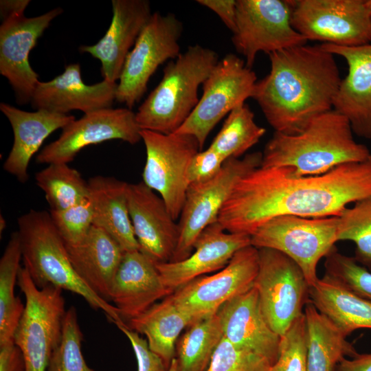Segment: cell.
<instances>
[{"label":"cell","instance_id":"obj_27","mask_svg":"<svg viewBox=\"0 0 371 371\" xmlns=\"http://www.w3.org/2000/svg\"><path fill=\"white\" fill-rule=\"evenodd\" d=\"M93 225L107 232L124 252L139 250L130 218L128 183L101 175L88 181Z\"/></svg>","mask_w":371,"mask_h":371},{"label":"cell","instance_id":"obj_19","mask_svg":"<svg viewBox=\"0 0 371 371\" xmlns=\"http://www.w3.org/2000/svg\"><path fill=\"white\" fill-rule=\"evenodd\" d=\"M250 245V236L228 232L216 221L199 234L187 258L155 267L164 284L175 291L196 278L222 269L238 250Z\"/></svg>","mask_w":371,"mask_h":371},{"label":"cell","instance_id":"obj_41","mask_svg":"<svg viewBox=\"0 0 371 371\" xmlns=\"http://www.w3.org/2000/svg\"><path fill=\"white\" fill-rule=\"evenodd\" d=\"M117 327L125 335L133 348L137 364V371H167L163 360L149 348L146 339L131 330L124 322Z\"/></svg>","mask_w":371,"mask_h":371},{"label":"cell","instance_id":"obj_45","mask_svg":"<svg viewBox=\"0 0 371 371\" xmlns=\"http://www.w3.org/2000/svg\"><path fill=\"white\" fill-rule=\"evenodd\" d=\"M333 371H371V352L358 353L350 359L344 358Z\"/></svg>","mask_w":371,"mask_h":371},{"label":"cell","instance_id":"obj_38","mask_svg":"<svg viewBox=\"0 0 371 371\" xmlns=\"http://www.w3.org/2000/svg\"><path fill=\"white\" fill-rule=\"evenodd\" d=\"M49 214L67 246L81 243L93 226V208L89 198L63 210H50Z\"/></svg>","mask_w":371,"mask_h":371},{"label":"cell","instance_id":"obj_48","mask_svg":"<svg viewBox=\"0 0 371 371\" xmlns=\"http://www.w3.org/2000/svg\"><path fill=\"white\" fill-rule=\"evenodd\" d=\"M0 220H1V222H0V232H1V234H2V232H3V230L5 228L6 223H5V221L4 218L2 217V216H1Z\"/></svg>","mask_w":371,"mask_h":371},{"label":"cell","instance_id":"obj_15","mask_svg":"<svg viewBox=\"0 0 371 371\" xmlns=\"http://www.w3.org/2000/svg\"><path fill=\"white\" fill-rule=\"evenodd\" d=\"M258 269V249L250 245L238 250L217 273L194 279L170 297L195 322L216 314L225 302L252 288Z\"/></svg>","mask_w":371,"mask_h":371},{"label":"cell","instance_id":"obj_43","mask_svg":"<svg viewBox=\"0 0 371 371\" xmlns=\"http://www.w3.org/2000/svg\"><path fill=\"white\" fill-rule=\"evenodd\" d=\"M196 2L216 13L232 34L235 32L236 1L197 0Z\"/></svg>","mask_w":371,"mask_h":371},{"label":"cell","instance_id":"obj_24","mask_svg":"<svg viewBox=\"0 0 371 371\" xmlns=\"http://www.w3.org/2000/svg\"><path fill=\"white\" fill-rule=\"evenodd\" d=\"M154 264L139 250L124 252L110 291V302L126 323L173 293Z\"/></svg>","mask_w":371,"mask_h":371},{"label":"cell","instance_id":"obj_28","mask_svg":"<svg viewBox=\"0 0 371 371\" xmlns=\"http://www.w3.org/2000/svg\"><path fill=\"white\" fill-rule=\"evenodd\" d=\"M310 302L346 337L371 329V301L324 275L309 289Z\"/></svg>","mask_w":371,"mask_h":371},{"label":"cell","instance_id":"obj_22","mask_svg":"<svg viewBox=\"0 0 371 371\" xmlns=\"http://www.w3.org/2000/svg\"><path fill=\"white\" fill-rule=\"evenodd\" d=\"M320 45L344 58L348 65V74L341 79L333 109L348 119L355 134L371 139V44Z\"/></svg>","mask_w":371,"mask_h":371},{"label":"cell","instance_id":"obj_4","mask_svg":"<svg viewBox=\"0 0 371 371\" xmlns=\"http://www.w3.org/2000/svg\"><path fill=\"white\" fill-rule=\"evenodd\" d=\"M17 224L23 266L38 288L50 285L72 292L91 308L102 311L113 324L124 322L114 305L93 292L78 276L49 212L30 210L18 218Z\"/></svg>","mask_w":371,"mask_h":371},{"label":"cell","instance_id":"obj_18","mask_svg":"<svg viewBox=\"0 0 371 371\" xmlns=\"http://www.w3.org/2000/svg\"><path fill=\"white\" fill-rule=\"evenodd\" d=\"M127 196L139 250L154 264L170 262L178 243L179 227L164 200L143 181L128 183Z\"/></svg>","mask_w":371,"mask_h":371},{"label":"cell","instance_id":"obj_32","mask_svg":"<svg viewBox=\"0 0 371 371\" xmlns=\"http://www.w3.org/2000/svg\"><path fill=\"white\" fill-rule=\"evenodd\" d=\"M223 337L216 313L192 322L177 342L178 371H205Z\"/></svg>","mask_w":371,"mask_h":371},{"label":"cell","instance_id":"obj_42","mask_svg":"<svg viewBox=\"0 0 371 371\" xmlns=\"http://www.w3.org/2000/svg\"><path fill=\"white\" fill-rule=\"evenodd\" d=\"M225 159L210 147L194 155L188 169L189 184L207 181L221 170Z\"/></svg>","mask_w":371,"mask_h":371},{"label":"cell","instance_id":"obj_30","mask_svg":"<svg viewBox=\"0 0 371 371\" xmlns=\"http://www.w3.org/2000/svg\"><path fill=\"white\" fill-rule=\"evenodd\" d=\"M304 314L306 330L307 371H333L344 358L358 352L346 336L308 302Z\"/></svg>","mask_w":371,"mask_h":371},{"label":"cell","instance_id":"obj_25","mask_svg":"<svg viewBox=\"0 0 371 371\" xmlns=\"http://www.w3.org/2000/svg\"><path fill=\"white\" fill-rule=\"evenodd\" d=\"M0 110L10 122L14 134L12 147L3 168L23 183L28 179L30 159L45 139L76 118L72 115L43 109L34 112L23 111L5 102H1Z\"/></svg>","mask_w":371,"mask_h":371},{"label":"cell","instance_id":"obj_1","mask_svg":"<svg viewBox=\"0 0 371 371\" xmlns=\"http://www.w3.org/2000/svg\"><path fill=\"white\" fill-rule=\"evenodd\" d=\"M371 196V157L314 176L286 167H259L243 177L217 221L230 233L251 236L278 216H339L350 203Z\"/></svg>","mask_w":371,"mask_h":371},{"label":"cell","instance_id":"obj_20","mask_svg":"<svg viewBox=\"0 0 371 371\" xmlns=\"http://www.w3.org/2000/svg\"><path fill=\"white\" fill-rule=\"evenodd\" d=\"M111 4L113 16L105 34L94 45L80 46L79 51L98 59L104 80L116 82L153 13L147 0H113Z\"/></svg>","mask_w":371,"mask_h":371},{"label":"cell","instance_id":"obj_23","mask_svg":"<svg viewBox=\"0 0 371 371\" xmlns=\"http://www.w3.org/2000/svg\"><path fill=\"white\" fill-rule=\"evenodd\" d=\"M117 86V83L105 80L93 85L85 84L80 65L73 63L52 80L39 81L30 102L36 110L62 114L79 110L85 114L111 108L116 100Z\"/></svg>","mask_w":371,"mask_h":371},{"label":"cell","instance_id":"obj_34","mask_svg":"<svg viewBox=\"0 0 371 371\" xmlns=\"http://www.w3.org/2000/svg\"><path fill=\"white\" fill-rule=\"evenodd\" d=\"M265 133L266 129L256 124L254 113L245 102L228 114L209 147L225 159L239 158L256 144Z\"/></svg>","mask_w":371,"mask_h":371},{"label":"cell","instance_id":"obj_2","mask_svg":"<svg viewBox=\"0 0 371 371\" xmlns=\"http://www.w3.org/2000/svg\"><path fill=\"white\" fill-rule=\"evenodd\" d=\"M268 55L270 71L257 80L251 98L276 132L298 134L333 109L341 81L334 54L305 44Z\"/></svg>","mask_w":371,"mask_h":371},{"label":"cell","instance_id":"obj_14","mask_svg":"<svg viewBox=\"0 0 371 371\" xmlns=\"http://www.w3.org/2000/svg\"><path fill=\"white\" fill-rule=\"evenodd\" d=\"M291 0H236V30L232 41L251 68L257 54L305 45L291 24Z\"/></svg>","mask_w":371,"mask_h":371},{"label":"cell","instance_id":"obj_6","mask_svg":"<svg viewBox=\"0 0 371 371\" xmlns=\"http://www.w3.org/2000/svg\"><path fill=\"white\" fill-rule=\"evenodd\" d=\"M17 284L25 297V309L14 336L24 359L23 371H47L50 357L60 342L65 301L63 290L38 288L23 266Z\"/></svg>","mask_w":371,"mask_h":371},{"label":"cell","instance_id":"obj_10","mask_svg":"<svg viewBox=\"0 0 371 371\" xmlns=\"http://www.w3.org/2000/svg\"><path fill=\"white\" fill-rule=\"evenodd\" d=\"M257 78L245 61L228 54L212 69L203 83V95L188 119L175 132L193 136L200 150L207 137L227 114L251 98Z\"/></svg>","mask_w":371,"mask_h":371},{"label":"cell","instance_id":"obj_9","mask_svg":"<svg viewBox=\"0 0 371 371\" xmlns=\"http://www.w3.org/2000/svg\"><path fill=\"white\" fill-rule=\"evenodd\" d=\"M291 24L307 41L355 47L371 42V0H291Z\"/></svg>","mask_w":371,"mask_h":371},{"label":"cell","instance_id":"obj_5","mask_svg":"<svg viewBox=\"0 0 371 371\" xmlns=\"http://www.w3.org/2000/svg\"><path fill=\"white\" fill-rule=\"evenodd\" d=\"M218 60L215 51L198 44L170 60L161 81L135 113L140 129L175 133L196 107L199 87Z\"/></svg>","mask_w":371,"mask_h":371},{"label":"cell","instance_id":"obj_31","mask_svg":"<svg viewBox=\"0 0 371 371\" xmlns=\"http://www.w3.org/2000/svg\"><path fill=\"white\" fill-rule=\"evenodd\" d=\"M21 260V247L16 231L11 234L0 260V346L14 342V333L25 309L14 294Z\"/></svg>","mask_w":371,"mask_h":371},{"label":"cell","instance_id":"obj_39","mask_svg":"<svg viewBox=\"0 0 371 371\" xmlns=\"http://www.w3.org/2000/svg\"><path fill=\"white\" fill-rule=\"evenodd\" d=\"M306 330L304 314L281 336L279 355L268 371H307Z\"/></svg>","mask_w":371,"mask_h":371},{"label":"cell","instance_id":"obj_17","mask_svg":"<svg viewBox=\"0 0 371 371\" xmlns=\"http://www.w3.org/2000/svg\"><path fill=\"white\" fill-rule=\"evenodd\" d=\"M62 12L60 8H56L34 17L16 13L1 19L0 74L11 85L19 104L31 102L39 82L29 61L30 52L53 19Z\"/></svg>","mask_w":371,"mask_h":371},{"label":"cell","instance_id":"obj_26","mask_svg":"<svg viewBox=\"0 0 371 371\" xmlns=\"http://www.w3.org/2000/svg\"><path fill=\"white\" fill-rule=\"evenodd\" d=\"M78 276L95 294L110 302L113 280L124 251L104 230L93 225L78 245L67 246Z\"/></svg>","mask_w":371,"mask_h":371},{"label":"cell","instance_id":"obj_36","mask_svg":"<svg viewBox=\"0 0 371 371\" xmlns=\"http://www.w3.org/2000/svg\"><path fill=\"white\" fill-rule=\"evenodd\" d=\"M82 340L76 309L71 306L65 312L61 340L50 357L47 371H96L84 359Z\"/></svg>","mask_w":371,"mask_h":371},{"label":"cell","instance_id":"obj_29","mask_svg":"<svg viewBox=\"0 0 371 371\" xmlns=\"http://www.w3.org/2000/svg\"><path fill=\"white\" fill-rule=\"evenodd\" d=\"M194 322L169 295L126 324L131 330L146 337L150 349L163 360L168 369L175 357L179 335Z\"/></svg>","mask_w":371,"mask_h":371},{"label":"cell","instance_id":"obj_47","mask_svg":"<svg viewBox=\"0 0 371 371\" xmlns=\"http://www.w3.org/2000/svg\"><path fill=\"white\" fill-rule=\"evenodd\" d=\"M167 371H178L177 361L176 357H175L171 361V363L170 364Z\"/></svg>","mask_w":371,"mask_h":371},{"label":"cell","instance_id":"obj_35","mask_svg":"<svg viewBox=\"0 0 371 371\" xmlns=\"http://www.w3.org/2000/svg\"><path fill=\"white\" fill-rule=\"evenodd\" d=\"M337 240L352 241L354 258L371 272V196L343 211L339 216Z\"/></svg>","mask_w":371,"mask_h":371},{"label":"cell","instance_id":"obj_40","mask_svg":"<svg viewBox=\"0 0 371 371\" xmlns=\"http://www.w3.org/2000/svg\"><path fill=\"white\" fill-rule=\"evenodd\" d=\"M271 366L267 359L239 348L223 337L205 371H268Z\"/></svg>","mask_w":371,"mask_h":371},{"label":"cell","instance_id":"obj_8","mask_svg":"<svg viewBox=\"0 0 371 371\" xmlns=\"http://www.w3.org/2000/svg\"><path fill=\"white\" fill-rule=\"evenodd\" d=\"M262 153L254 152L243 158H229L213 178L190 183L179 216V237L170 262L187 258L202 231L216 222L218 214L235 185L249 172L260 167Z\"/></svg>","mask_w":371,"mask_h":371},{"label":"cell","instance_id":"obj_46","mask_svg":"<svg viewBox=\"0 0 371 371\" xmlns=\"http://www.w3.org/2000/svg\"><path fill=\"white\" fill-rule=\"evenodd\" d=\"M30 0H1V18L4 19L12 14L24 13Z\"/></svg>","mask_w":371,"mask_h":371},{"label":"cell","instance_id":"obj_37","mask_svg":"<svg viewBox=\"0 0 371 371\" xmlns=\"http://www.w3.org/2000/svg\"><path fill=\"white\" fill-rule=\"evenodd\" d=\"M324 267L325 275L371 301V272L359 265L354 257L344 255L335 248L325 258Z\"/></svg>","mask_w":371,"mask_h":371},{"label":"cell","instance_id":"obj_7","mask_svg":"<svg viewBox=\"0 0 371 371\" xmlns=\"http://www.w3.org/2000/svg\"><path fill=\"white\" fill-rule=\"evenodd\" d=\"M338 226L339 216H278L257 229L251 236V245L287 256L300 268L311 286L319 279V262L336 248Z\"/></svg>","mask_w":371,"mask_h":371},{"label":"cell","instance_id":"obj_16","mask_svg":"<svg viewBox=\"0 0 371 371\" xmlns=\"http://www.w3.org/2000/svg\"><path fill=\"white\" fill-rule=\"evenodd\" d=\"M135 113L128 108H109L85 113L62 129L59 137L37 155L38 164H69L84 148L113 139L131 144L142 140Z\"/></svg>","mask_w":371,"mask_h":371},{"label":"cell","instance_id":"obj_3","mask_svg":"<svg viewBox=\"0 0 371 371\" xmlns=\"http://www.w3.org/2000/svg\"><path fill=\"white\" fill-rule=\"evenodd\" d=\"M348 119L332 109L313 119L296 135L276 132L262 153L260 167H286L297 176L326 173L340 165L371 157L357 142Z\"/></svg>","mask_w":371,"mask_h":371},{"label":"cell","instance_id":"obj_44","mask_svg":"<svg viewBox=\"0 0 371 371\" xmlns=\"http://www.w3.org/2000/svg\"><path fill=\"white\" fill-rule=\"evenodd\" d=\"M24 359L14 342L0 346V371H23Z\"/></svg>","mask_w":371,"mask_h":371},{"label":"cell","instance_id":"obj_33","mask_svg":"<svg viewBox=\"0 0 371 371\" xmlns=\"http://www.w3.org/2000/svg\"><path fill=\"white\" fill-rule=\"evenodd\" d=\"M35 181L52 211L69 208L89 198L88 181L68 164H49L35 174Z\"/></svg>","mask_w":371,"mask_h":371},{"label":"cell","instance_id":"obj_11","mask_svg":"<svg viewBox=\"0 0 371 371\" xmlns=\"http://www.w3.org/2000/svg\"><path fill=\"white\" fill-rule=\"evenodd\" d=\"M259 269L254 281L262 313L271 328L282 336L304 314L310 286L297 265L285 254L258 249Z\"/></svg>","mask_w":371,"mask_h":371},{"label":"cell","instance_id":"obj_21","mask_svg":"<svg viewBox=\"0 0 371 371\" xmlns=\"http://www.w3.org/2000/svg\"><path fill=\"white\" fill-rule=\"evenodd\" d=\"M216 315L227 341L262 356L271 366L276 362L281 337L268 324L254 286L225 302Z\"/></svg>","mask_w":371,"mask_h":371},{"label":"cell","instance_id":"obj_13","mask_svg":"<svg viewBox=\"0 0 371 371\" xmlns=\"http://www.w3.org/2000/svg\"><path fill=\"white\" fill-rule=\"evenodd\" d=\"M146 159L142 172L144 183L159 193L174 220L181 214L189 186L188 169L199 150L192 135L162 134L141 130Z\"/></svg>","mask_w":371,"mask_h":371},{"label":"cell","instance_id":"obj_12","mask_svg":"<svg viewBox=\"0 0 371 371\" xmlns=\"http://www.w3.org/2000/svg\"><path fill=\"white\" fill-rule=\"evenodd\" d=\"M182 32V23L175 14H152L126 58L117 86L118 102L131 109L141 100L157 68L181 54Z\"/></svg>","mask_w":371,"mask_h":371}]
</instances>
